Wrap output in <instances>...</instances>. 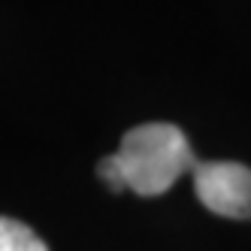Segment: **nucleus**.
I'll list each match as a JSON object with an SVG mask.
<instances>
[{
  "instance_id": "7ed1b4c3",
  "label": "nucleus",
  "mask_w": 251,
  "mask_h": 251,
  "mask_svg": "<svg viewBox=\"0 0 251 251\" xmlns=\"http://www.w3.org/2000/svg\"><path fill=\"white\" fill-rule=\"evenodd\" d=\"M0 251H49V248L27 224L0 215Z\"/></svg>"
},
{
  "instance_id": "f03ea898",
  "label": "nucleus",
  "mask_w": 251,
  "mask_h": 251,
  "mask_svg": "<svg viewBox=\"0 0 251 251\" xmlns=\"http://www.w3.org/2000/svg\"><path fill=\"white\" fill-rule=\"evenodd\" d=\"M194 194L221 218L251 221V170L236 160H197Z\"/></svg>"
},
{
  "instance_id": "f257e3e1",
  "label": "nucleus",
  "mask_w": 251,
  "mask_h": 251,
  "mask_svg": "<svg viewBox=\"0 0 251 251\" xmlns=\"http://www.w3.org/2000/svg\"><path fill=\"white\" fill-rule=\"evenodd\" d=\"M188 136L167 121H149L121 136L115 154L97 164V176L109 191H133L139 197L167 194L185 173L197 167Z\"/></svg>"
}]
</instances>
